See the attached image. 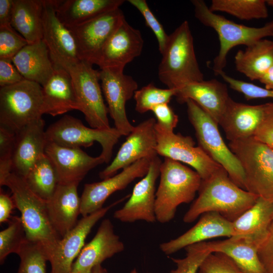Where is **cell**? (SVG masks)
<instances>
[{"label":"cell","instance_id":"9","mask_svg":"<svg viewBox=\"0 0 273 273\" xmlns=\"http://www.w3.org/2000/svg\"><path fill=\"white\" fill-rule=\"evenodd\" d=\"M46 134L48 142L65 147H88L97 142L102 147L100 155L105 163L110 161L114 147L122 136L115 127L105 129L88 128L79 119L68 115L50 125Z\"/></svg>","mask_w":273,"mask_h":273},{"label":"cell","instance_id":"41","mask_svg":"<svg viewBox=\"0 0 273 273\" xmlns=\"http://www.w3.org/2000/svg\"><path fill=\"white\" fill-rule=\"evenodd\" d=\"M28 41L12 26L0 27V58H12Z\"/></svg>","mask_w":273,"mask_h":273},{"label":"cell","instance_id":"47","mask_svg":"<svg viewBox=\"0 0 273 273\" xmlns=\"http://www.w3.org/2000/svg\"><path fill=\"white\" fill-rule=\"evenodd\" d=\"M258 254L266 273H273V221L266 237L259 246Z\"/></svg>","mask_w":273,"mask_h":273},{"label":"cell","instance_id":"24","mask_svg":"<svg viewBox=\"0 0 273 273\" xmlns=\"http://www.w3.org/2000/svg\"><path fill=\"white\" fill-rule=\"evenodd\" d=\"M44 124L41 118L16 133L12 172L24 177L35 162L45 153L48 141Z\"/></svg>","mask_w":273,"mask_h":273},{"label":"cell","instance_id":"6","mask_svg":"<svg viewBox=\"0 0 273 273\" xmlns=\"http://www.w3.org/2000/svg\"><path fill=\"white\" fill-rule=\"evenodd\" d=\"M245 174V190L273 200V148L253 136L230 142Z\"/></svg>","mask_w":273,"mask_h":273},{"label":"cell","instance_id":"45","mask_svg":"<svg viewBox=\"0 0 273 273\" xmlns=\"http://www.w3.org/2000/svg\"><path fill=\"white\" fill-rule=\"evenodd\" d=\"M253 136L273 148V102L264 104L263 116Z\"/></svg>","mask_w":273,"mask_h":273},{"label":"cell","instance_id":"21","mask_svg":"<svg viewBox=\"0 0 273 273\" xmlns=\"http://www.w3.org/2000/svg\"><path fill=\"white\" fill-rule=\"evenodd\" d=\"M125 246L115 233L114 225L108 218L101 223L93 239L82 248L74 261L71 273L92 269L105 260L124 251Z\"/></svg>","mask_w":273,"mask_h":273},{"label":"cell","instance_id":"38","mask_svg":"<svg viewBox=\"0 0 273 273\" xmlns=\"http://www.w3.org/2000/svg\"><path fill=\"white\" fill-rule=\"evenodd\" d=\"M17 255L20 259L17 273H46L48 259L40 245L27 240Z\"/></svg>","mask_w":273,"mask_h":273},{"label":"cell","instance_id":"11","mask_svg":"<svg viewBox=\"0 0 273 273\" xmlns=\"http://www.w3.org/2000/svg\"><path fill=\"white\" fill-rule=\"evenodd\" d=\"M156 152L158 155L188 164L193 168L202 179H206L221 166L211 158L190 136L168 131L156 123Z\"/></svg>","mask_w":273,"mask_h":273},{"label":"cell","instance_id":"5","mask_svg":"<svg viewBox=\"0 0 273 273\" xmlns=\"http://www.w3.org/2000/svg\"><path fill=\"white\" fill-rule=\"evenodd\" d=\"M195 16L204 25L212 28L217 34L219 51L213 61L212 70L215 75L223 71L230 51L239 45L249 46L258 40L273 37V20L259 27L236 23L224 16L212 12L202 0L191 1Z\"/></svg>","mask_w":273,"mask_h":273},{"label":"cell","instance_id":"16","mask_svg":"<svg viewBox=\"0 0 273 273\" xmlns=\"http://www.w3.org/2000/svg\"><path fill=\"white\" fill-rule=\"evenodd\" d=\"M129 196V195L82 217L76 225L57 243L48 260L51 266L50 273H71L75 259L85 245L86 238L94 226L112 207Z\"/></svg>","mask_w":273,"mask_h":273},{"label":"cell","instance_id":"10","mask_svg":"<svg viewBox=\"0 0 273 273\" xmlns=\"http://www.w3.org/2000/svg\"><path fill=\"white\" fill-rule=\"evenodd\" d=\"M93 64L81 61L69 72L79 105V111L84 115L91 128L109 129L108 109L104 103L101 87L99 83V71Z\"/></svg>","mask_w":273,"mask_h":273},{"label":"cell","instance_id":"33","mask_svg":"<svg viewBox=\"0 0 273 273\" xmlns=\"http://www.w3.org/2000/svg\"><path fill=\"white\" fill-rule=\"evenodd\" d=\"M235 64L237 71L251 80H259L273 64V40L263 38L239 50Z\"/></svg>","mask_w":273,"mask_h":273},{"label":"cell","instance_id":"40","mask_svg":"<svg viewBox=\"0 0 273 273\" xmlns=\"http://www.w3.org/2000/svg\"><path fill=\"white\" fill-rule=\"evenodd\" d=\"M128 2L141 13L146 25L153 31L158 41L159 51L162 55L165 50L169 35L166 33L162 24L150 10L146 1L128 0Z\"/></svg>","mask_w":273,"mask_h":273},{"label":"cell","instance_id":"15","mask_svg":"<svg viewBox=\"0 0 273 273\" xmlns=\"http://www.w3.org/2000/svg\"><path fill=\"white\" fill-rule=\"evenodd\" d=\"M156 123L155 118H150L134 126L112 162L99 173L100 178L111 177L140 160L157 156Z\"/></svg>","mask_w":273,"mask_h":273},{"label":"cell","instance_id":"19","mask_svg":"<svg viewBox=\"0 0 273 273\" xmlns=\"http://www.w3.org/2000/svg\"><path fill=\"white\" fill-rule=\"evenodd\" d=\"M45 154L52 162L60 184H79L90 170L105 162L101 155L92 157L80 148L51 142L47 144Z\"/></svg>","mask_w":273,"mask_h":273},{"label":"cell","instance_id":"29","mask_svg":"<svg viewBox=\"0 0 273 273\" xmlns=\"http://www.w3.org/2000/svg\"><path fill=\"white\" fill-rule=\"evenodd\" d=\"M12 60L25 79L41 86L51 77L55 69L48 49L42 39L27 44Z\"/></svg>","mask_w":273,"mask_h":273},{"label":"cell","instance_id":"12","mask_svg":"<svg viewBox=\"0 0 273 273\" xmlns=\"http://www.w3.org/2000/svg\"><path fill=\"white\" fill-rule=\"evenodd\" d=\"M56 2L43 0L42 40L54 66L69 71L81 60L73 34L56 15Z\"/></svg>","mask_w":273,"mask_h":273},{"label":"cell","instance_id":"46","mask_svg":"<svg viewBox=\"0 0 273 273\" xmlns=\"http://www.w3.org/2000/svg\"><path fill=\"white\" fill-rule=\"evenodd\" d=\"M156 118V123L168 131H173L178 122V116L168 104H163L154 107L151 110Z\"/></svg>","mask_w":273,"mask_h":273},{"label":"cell","instance_id":"53","mask_svg":"<svg viewBox=\"0 0 273 273\" xmlns=\"http://www.w3.org/2000/svg\"><path fill=\"white\" fill-rule=\"evenodd\" d=\"M266 1L267 5L273 7V0H267Z\"/></svg>","mask_w":273,"mask_h":273},{"label":"cell","instance_id":"34","mask_svg":"<svg viewBox=\"0 0 273 273\" xmlns=\"http://www.w3.org/2000/svg\"><path fill=\"white\" fill-rule=\"evenodd\" d=\"M24 178L29 188L46 201L51 198L59 184L56 170L45 153L35 162Z\"/></svg>","mask_w":273,"mask_h":273},{"label":"cell","instance_id":"7","mask_svg":"<svg viewBox=\"0 0 273 273\" xmlns=\"http://www.w3.org/2000/svg\"><path fill=\"white\" fill-rule=\"evenodd\" d=\"M185 103L189 120L195 131L198 146L227 171L233 182L245 190L243 168L237 157L224 143L218 124L193 100H188Z\"/></svg>","mask_w":273,"mask_h":273},{"label":"cell","instance_id":"4","mask_svg":"<svg viewBox=\"0 0 273 273\" xmlns=\"http://www.w3.org/2000/svg\"><path fill=\"white\" fill-rule=\"evenodd\" d=\"M160 181L156 192L155 215L161 223L170 221L177 207L192 202L202 181L200 175L180 162L164 158L160 167Z\"/></svg>","mask_w":273,"mask_h":273},{"label":"cell","instance_id":"50","mask_svg":"<svg viewBox=\"0 0 273 273\" xmlns=\"http://www.w3.org/2000/svg\"><path fill=\"white\" fill-rule=\"evenodd\" d=\"M14 0H0V27L11 26Z\"/></svg>","mask_w":273,"mask_h":273},{"label":"cell","instance_id":"13","mask_svg":"<svg viewBox=\"0 0 273 273\" xmlns=\"http://www.w3.org/2000/svg\"><path fill=\"white\" fill-rule=\"evenodd\" d=\"M125 19L120 8L67 27L75 39L81 61L95 64L105 43Z\"/></svg>","mask_w":273,"mask_h":273},{"label":"cell","instance_id":"49","mask_svg":"<svg viewBox=\"0 0 273 273\" xmlns=\"http://www.w3.org/2000/svg\"><path fill=\"white\" fill-rule=\"evenodd\" d=\"M15 207L12 197L4 193H0V223L8 222L13 209Z\"/></svg>","mask_w":273,"mask_h":273},{"label":"cell","instance_id":"56","mask_svg":"<svg viewBox=\"0 0 273 273\" xmlns=\"http://www.w3.org/2000/svg\"><path fill=\"white\" fill-rule=\"evenodd\" d=\"M198 273H205L203 271H202L201 270L199 269V270L198 271Z\"/></svg>","mask_w":273,"mask_h":273},{"label":"cell","instance_id":"52","mask_svg":"<svg viewBox=\"0 0 273 273\" xmlns=\"http://www.w3.org/2000/svg\"><path fill=\"white\" fill-rule=\"evenodd\" d=\"M92 273H109L107 270L103 267L101 264L97 265L94 267L92 269Z\"/></svg>","mask_w":273,"mask_h":273},{"label":"cell","instance_id":"8","mask_svg":"<svg viewBox=\"0 0 273 273\" xmlns=\"http://www.w3.org/2000/svg\"><path fill=\"white\" fill-rule=\"evenodd\" d=\"M42 86L24 79L0 88V125L16 133L42 118Z\"/></svg>","mask_w":273,"mask_h":273},{"label":"cell","instance_id":"18","mask_svg":"<svg viewBox=\"0 0 273 273\" xmlns=\"http://www.w3.org/2000/svg\"><path fill=\"white\" fill-rule=\"evenodd\" d=\"M152 159L140 160L111 177L85 184L80 197V214L84 217L102 208L110 195L124 189L135 179L143 177L148 172Z\"/></svg>","mask_w":273,"mask_h":273},{"label":"cell","instance_id":"35","mask_svg":"<svg viewBox=\"0 0 273 273\" xmlns=\"http://www.w3.org/2000/svg\"><path fill=\"white\" fill-rule=\"evenodd\" d=\"M267 5L264 0H212L209 8L213 12H224L241 20H250L266 18Z\"/></svg>","mask_w":273,"mask_h":273},{"label":"cell","instance_id":"54","mask_svg":"<svg viewBox=\"0 0 273 273\" xmlns=\"http://www.w3.org/2000/svg\"><path fill=\"white\" fill-rule=\"evenodd\" d=\"M92 269H88V270L80 271V272H79L78 273H92Z\"/></svg>","mask_w":273,"mask_h":273},{"label":"cell","instance_id":"36","mask_svg":"<svg viewBox=\"0 0 273 273\" xmlns=\"http://www.w3.org/2000/svg\"><path fill=\"white\" fill-rule=\"evenodd\" d=\"M27 240L21 218L11 216L8 227L0 232V263H4L11 253L18 254Z\"/></svg>","mask_w":273,"mask_h":273},{"label":"cell","instance_id":"23","mask_svg":"<svg viewBox=\"0 0 273 273\" xmlns=\"http://www.w3.org/2000/svg\"><path fill=\"white\" fill-rule=\"evenodd\" d=\"M233 234L232 222L216 212H207L201 215L198 221L179 237L163 242L160 249L169 255L187 246L218 238H230Z\"/></svg>","mask_w":273,"mask_h":273},{"label":"cell","instance_id":"14","mask_svg":"<svg viewBox=\"0 0 273 273\" xmlns=\"http://www.w3.org/2000/svg\"><path fill=\"white\" fill-rule=\"evenodd\" d=\"M99 79L115 127L122 136H127L134 126L128 120L125 105L138 90V83L132 76L125 74L123 69L117 68L101 69Z\"/></svg>","mask_w":273,"mask_h":273},{"label":"cell","instance_id":"3","mask_svg":"<svg viewBox=\"0 0 273 273\" xmlns=\"http://www.w3.org/2000/svg\"><path fill=\"white\" fill-rule=\"evenodd\" d=\"M162 56L158 77L168 88L177 89L190 82L204 80L187 21H184L169 35Z\"/></svg>","mask_w":273,"mask_h":273},{"label":"cell","instance_id":"32","mask_svg":"<svg viewBox=\"0 0 273 273\" xmlns=\"http://www.w3.org/2000/svg\"><path fill=\"white\" fill-rule=\"evenodd\" d=\"M43 0H14L11 26L28 42L42 39Z\"/></svg>","mask_w":273,"mask_h":273},{"label":"cell","instance_id":"44","mask_svg":"<svg viewBox=\"0 0 273 273\" xmlns=\"http://www.w3.org/2000/svg\"><path fill=\"white\" fill-rule=\"evenodd\" d=\"M223 79L231 88L242 93L247 100L260 98L273 99V90L240 80L229 75L224 76Z\"/></svg>","mask_w":273,"mask_h":273},{"label":"cell","instance_id":"25","mask_svg":"<svg viewBox=\"0 0 273 273\" xmlns=\"http://www.w3.org/2000/svg\"><path fill=\"white\" fill-rule=\"evenodd\" d=\"M78 185L59 183L53 196L46 201L50 221L61 238L78 222L81 205L80 197L77 193Z\"/></svg>","mask_w":273,"mask_h":273},{"label":"cell","instance_id":"17","mask_svg":"<svg viewBox=\"0 0 273 273\" xmlns=\"http://www.w3.org/2000/svg\"><path fill=\"white\" fill-rule=\"evenodd\" d=\"M161 163L158 156L151 160L148 172L135 185L124 206L114 212V218L125 223L139 220L149 223L156 221L155 185Z\"/></svg>","mask_w":273,"mask_h":273},{"label":"cell","instance_id":"26","mask_svg":"<svg viewBox=\"0 0 273 273\" xmlns=\"http://www.w3.org/2000/svg\"><path fill=\"white\" fill-rule=\"evenodd\" d=\"M264 104L250 105L230 98L219 123L230 142L253 136L263 114Z\"/></svg>","mask_w":273,"mask_h":273},{"label":"cell","instance_id":"22","mask_svg":"<svg viewBox=\"0 0 273 273\" xmlns=\"http://www.w3.org/2000/svg\"><path fill=\"white\" fill-rule=\"evenodd\" d=\"M179 103L192 100L219 125L230 97L227 85L216 79L192 82L175 89Z\"/></svg>","mask_w":273,"mask_h":273},{"label":"cell","instance_id":"51","mask_svg":"<svg viewBox=\"0 0 273 273\" xmlns=\"http://www.w3.org/2000/svg\"><path fill=\"white\" fill-rule=\"evenodd\" d=\"M259 81L264 84L266 89L273 90V64Z\"/></svg>","mask_w":273,"mask_h":273},{"label":"cell","instance_id":"39","mask_svg":"<svg viewBox=\"0 0 273 273\" xmlns=\"http://www.w3.org/2000/svg\"><path fill=\"white\" fill-rule=\"evenodd\" d=\"M185 249L187 254L184 258H170L176 267L170 273H198L203 261L211 253L200 243L187 246Z\"/></svg>","mask_w":273,"mask_h":273},{"label":"cell","instance_id":"1","mask_svg":"<svg viewBox=\"0 0 273 273\" xmlns=\"http://www.w3.org/2000/svg\"><path fill=\"white\" fill-rule=\"evenodd\" d=\"M259 196L242 189L220 167L202 179L198 196L186 212L183 221L191 223L207 212H216L233 222L250 208Z\"/></svg>","mask_w":273,"mask_h":273},{"label":"cell","instance_id":"42","mask_svg":"<svg viewBox=\"0 0 273 273\" xmlns=\"http://www.w3.org/2000/svg\"><path fill=\"white\" fill-rule=\"evenodd\" d=\"M200 269L205 273H245L226 255L219 252L209 254Z\"/></svg>","mask_w":273,"mask_h":273},{"label":"cell","instance_id":"27","mask_svg":"<svg viewBox=\"0 0 273 273\" xmlns=\"http://www.w3.org/2000/svg\"><path fill=\"white\" fill-rule=\"evenodd\" d=\"M42 95L43 114L56 116L79 109L71 74L61 67L55 66L53 74L42 86Z\"/></svg>","mask_w":273,"mask_h":273},{"label":"cell","instance_id":"30","mask_svg":"<svg viewBox=\"0 0 273 273\" xmlns=\"http://www.w3.org/2000/svg\"><path fill=\"white\" fill-rule=\"evenodd\" d=\"M273 221V200L261 197L232 222V237L248 238L258 245L266 237Z\"/></svg>","mask_w":273,"mask_h":273},{"label":"cell","instance_id":"43","mask_svg":"<svg viewBox=\"0 0 273 273\" xmlns=\"http://www.w3.org/2000/svg\"><path fill=\"white\" fill-rule=\"evenodd\" d=\"M16 133L0 125V174L7 175L13 171V154Z\"/></svg>","mask_w":273,"mask_h":273},{"label":"cell","instance_id":"37","mask_svg":"<svg viewBox=\"0 0 273 273\" xmlns=\"http://www.w3.org/2000/svg\"><path fill=\"white\" fill-rule=\"evenodd\" d=\"M175 93V89L160 88L150 83L135 91L133 96L135 111L143 114L157 105L168 104Z\"/></svg>","mask_w":273,"mask_h":273},{"label":"cell","instance_id":"55","mask_svg":"<svg viewBox=\"0 0 273 273\" xmlns=\"http://www.w3.org/2000/svg\"><path fill=\"white\" fill-rule=\"evenodd\" d=\"M129 273H140L136 269L133 268L132 269ZM147 273H151V272H147Z\"/></svg>","mask_w":273,"mask_h":273},{"label":"cell","instance_id":"20","mask_svg":"<svg viewBox=\"0 0 273 273\" xmlns=\"http://www.w3.org/2000/svg\"><path fill=\"white\" fill-rule=\"evenodd\" d=\"M141 31L125 19L103 48L96 65L100 69H124L126 64L141 55L144 46Z\"/></svg>","mask_w":273,"mask_h":273},{"label":"cell","instance_id":"28","mask_svg":"<svg viewBox=\"0 0 273 273\" xmlns=\"http://www.w3.org/2000/svg\"><path fill=\"white\" fill-rule=\"evenodd\" d=\"M201 244L211 253L226 255L245 273H266L258 256V245L248 238L231 237Z\"/></svg>","mask_w":273,"mask_h":273},{"label":"cell","instance_id":"48","mask_svg":"<svg viewBox=\"0 0 273 273\" xmlns=\"http://www.w3.org/2000/svg\"><path fill=\"white\" fill-rule=\"evenodd\" d=\"M24 79L12 59L0 58L1 87L13 85Z\"/></svg>","mask_w":273,"mask_h":273},{"label":"cell","instance_id":"31","mask_svg":"<svg viewBox=\"0 0 273 273\" xmlns=\"http://www.w3.org/2000/svg\"><path fill=\"white\" fill-rule=\"evenodd\" d=\"M124 3L123 0H57L56 15L66 27H69L120 8Z\"/></svg>","mask_w":273,"mask_h":273},{"label":"cell","instance_id":"2","mask_svg":"<svg viewBox=\"0 0 273 273\" xmlns=\"http://www.w3.org/2000/svg\"><path fill=\"white\" fill-rule=\"evenodd\" d=\"M3 186L10 189L15 207L21 212L27 240L41 246L48 261L61 238L50 221L46 201L29 188L24 177L15 172L10 174Z\"/></svg>","mask_w":273,"mask_h":273}]
</instances>
